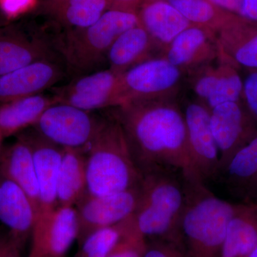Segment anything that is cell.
Wrapping results in <instances>:
<instances>
[{
  "instance_id": "obj_1",
  "label": "cell",
  "mask_w": 257,
  "mask_h": 257,
  "mask_svg": "<svg viewBox=\"0 0 257 257\" xmlns=\"http://www.w3.org/2000/svg\"><path fill=\"white\" fill-rule=\"evenodd\" d=\"M115 108L113 114L143 176L170 172L198 179L189 157L183 110L176 96L134 100Z\"/></svg>"
},
{
  "instance_id": "obj_2",
  "label": "cell",
  "mask_w": 257,
  "mask_h": 257,
  "mask_svg": "<svg viewBox=\"0 0 257 257\" xmlns=\"http://www.w3.org/2000/svg\"><path fill=\"white\" fill-rule=\"evenodd\" d=\"M184 179L185 203L179 245L188 257H219L230 221L241 204L218 197L199 179Z\"/></svg>"
},
{
  "instance_id": "obj_3",
  "label": "cell",
  "mask_w": 257,
  "mask_h": 257,
  "mask_svg": "<svg viewBox=\"0 0 257 257\" xmlns=\"http://www.w3.org/2000/svg\"><path fill=\"white\" fill-rule=\"evenodd\" d=\"M85 154L89 194H114L143 182V174L134 160L122 126L113 113L101 118Z\"/></svg>"
},
{
  "instance_id": "obj_4",
  "label": "cell",
  "mask_w": 257,
  "mask_h": 257,
  "mask_svg": "<svg viewBox=\"0 0 257 257\" xmlns=\"http://www.w3.org/2000/svg\"><path fill=\"white\" fill-rule=\"evenodd\" d=\"M133 219L148 239H165L179 245V226L185 203L184 177L170 172L144 175Z\"/></svg>"
},
{
  "instance_id": "obj_5",
  "label": "cell",
  "mask_w": 257,
  "mask_h": 257,
  "mask_svg": "<svg viewBox=\"0 0 257 257\" xmlns=\"http://www.w3.org/2000/svg\"><path fill=\"white\" fill-rule=\"evenodd\" d=\"M139 25L135 12L109 9L91 26L67 32L61 45L67 68L78 77L89 74L106 57L118 37Z\"/></svg>"
},
{
  "instance_id": "obj_6",
  "label": "cell",
  "mask_w": 257,
  "mask_h": 257,
  "mask_svg": "<svg viewBox=\"0 0 257 257\" xmlns=\"http://www.w3.org/2000/svg\"><path fill=\"white\" fill-rule=\"evenodd\" d=\"M101 118L75 106L55 103L44 111L34 128L62 149L85 151L95 136Z\"/></svg>"
},
{
  "instance_id": "obj_7",
  "label": "cell",
  "mask_w": 257,
  "mask_h": 257,
  "mask_svg": "<svg viewBox=\"0 0 257 257\" xmlns=\"http://www.w3.org/2000/svg\"><path fill=\"white\" fill-rule=\"evenodd\" d=\"M183 76L164 57L140 62L121 74V105L134 100L176 96Z\"/></svg>"
},
{
  "instance_id": "obj_8",
  "label": "cell",
  "mask_w": 257,
  "mask_h": 257,
  "mask_svg": "<svg viewBox=\"0 0 257 257\" xmlns=\"http://www.w3.org/2000/svg\"><path fill=\"white\" fill-rule=\"evenodd\" d=\"M140 186L103 196L87 192L74 206L79 243L96 230L119 224L133 216L140 201Z\"/></svg>"
},
{
  "instance_id": "obj_9",
  "label": "cell",
  "mask_w": 257,
  "mask_h": 257,
  "mask_svg": "<svg viewBox=\"0 0 257 257\" xmlns=\"http://www.w3.org/2000/svg\"><path fill=\"white\" fill-rule=\"evenodd\" d=\"M193 171L205 182L219 177V154L211 130L210 109L200 101H189L182 108Z\"/></svg>"
},
{
  "instance_id": "obj_10",
  "label": "cell",
  "mask_w": 257,
  "mask_h": 257,
  "mask_svg": "<svg viewBox=\"0 0 257 257\" xmlns=\"http://www.w3.org/2000/svg\"><path fill=\"white\" fill-rule=\"evenodd\" d=\"M121 74L111 69L79 76L67 85L56 89V103L87 111L121 104Z\"/></svg>"
},
{
  "instance_id": "obj_11",
  "label": "cell",
  "mask_w": 257,
  "mask_h": 257,
  "mask_svg": "<svg viewBox=\"0 0 257 257\" xmlns=\"http://www.w3.org/2000/svg\"><path fill=\"white\" fill-rule=\"evenodd\" d=\"M210 122L219 150V176L234 154L257 136V122L242 101L211 109Z\"/></svg>"
},
{
  "instance_id": "obj_12",
  "label": "cell",
  "mask_w": 257,
  "mask_h": 257,
  "mask_svg": "<svg viewBox=\"0 0 257 257\" xmlns=\"http://www.w3.org/2000/svg\"><path fill=\"white\" fill-rule=\"evenodd\" d=\"M75 208L58 207L37 216L27 257H64L77 240Z\"/></svg>"
},
{
  "instance_id": "obj_13",
  "label": "cell",
  "mask_w": 257,
  "mask_h": 257,
  "mask_svg": "<svg viewBox=\"0 0 257 257\" xmlns=\"http://www.w3.org/2000/svg\"><path fill=\"white\" fill-rule=\"evenodd\" d=\"M189 76L197 100L210 110L223 103L241 101L243 79L239 69L226 61L218 59L217 64H209Z\"/></svg>"
},
{
  "instance_id": "obj_14",
  "label": "cell",
  "mask_w": 257,
  "mask_h": 257,
  "mask_svg": "<svg viewBox=\"0 0 257 257\" xmlns=\"http://www.w3.org/2000/svg\"><path fill=\"white\" fill-rule=\"evenodd\" d=\"M219 51L216 34L192 25L165 49L163 57L184 74L189 75L217 60Z\"/></svg>"
},
{
  "instance_id": "obj_15",
  "label": "cell",
  "mask_w": 257,
  "mask_h": 257,
  "mask_svg": "<svg viewBox=\"0 0 257 257\" xmlns=\"http://www.w3.org/2000/svg\"><path fill=\"white\" fill-rule=\"evenodd\" d=\"M64 74L63 66L54 57L0 76V104L40 94L61 80Z\"/></svg>"
},
{
  "instance_id": "obj_16",
  "label": "cell",
  "mask_w": 257,
  "mask_h": 257,
  "mask_svg": "<svg viewBox=\"0 0 257 257\" xmlns=\"http://www.w3.org/2000/svg\"><path fill=\"white\" fill-rule=\"evenodd\" d=\"M21 135L30 145L33 157L40 190L39 215L58 207L57 179L63 149L43 138L35 128Z\"/></svg>"
},
{
  "instance_id": "obj_17",
  "label": "cell",
  "mask_w": 257,
  "mask_h": 257,
  "mask_svg": "<svg viewBox=\"0 0 257 257\" xmlns=\"http://www.w3.org/2000/svg\"><path fill=\"white\" fill-rule=\"evenodd\" d=\"M36 219V210L28 194L0 172V224L24 246Z\"/></svg>"
},
{
  "instance_id": "obj_18",
  "label": "cell",
  "mask_w": 257,
  "mask_h": 257,
  "mask_svg": "<svg viewBox=\"0 0 257 257\" xmlns=\"http://www.w3.org/2000/svg\"><path fill=\"white\" fill-rule=\"evenodd\" d=\"M216 37L219 59L238 69H257V23L237 15Z\"/></svg>"
},
{
  "instance_id": "obj_19",
  "label": "cell",
  "mask_w": 257,
  "mask_h": 257,
  "mask_svg": "<svg viewBox=\"0 0 257 257\" xmlns=\"http://www.w3.org/2000/svg\"><path fill=\"white\" fill-rule=\"evenodd\" d=\"M54 57L53 51L45 40L32 38L13 28L4 27L0 30V76Z\"/></svg>"
},
{
  "instance_id": "obj_20",
  "label": "cell",
  "mask_w": 257,
  "mask_h": 257,
  "mask_svg": "<svg viewBox=\"0 0 257 257\" xmlns=\"http://www.w3.org/2000/svg\"><path fill=\"white\" fill-rule=\"evenodd\" d=\"M0 172L18 184L28 194L37 212H40V190L31 148L22 135L2 150Z\"/></svg>"
},
{
  "instance_id": "obj_21",
  "label": "cell",
  "mask_w": 257,
  "mask_h": 257,
  "mask_svg": "<svg viewBox=\"0 0 257 257\" xmlns=\"http://www.w3.org/2000/svg\"><path fill=\"white\" fill-rule=\"evenodd\" d=\"M140 24L157 48L165 51L181 32L192 25L168 1L152 0L143 7Z\"/></svg>"
},
{
  "instance_id": "obj_22",
  "label": "cell",
  "mask_w": 257,
  "mask_h": 257,
  "mask_svg": "<svg viewBox=\"0 0 257 257\" xmlns=\"http://www.w3.org/2000/svg\"><path fill=\"white\" fill-rule=\"evenodd\" d=\"M42 8L69 32L91 26L110 8L107 0H48L42 2Z\"/></svg>"
},
{
  "instance_id": "obj_23",
  "label": "cell",
  "mask_w": 257,
  "mask_h": 257,
  "mask_svg": "<svg viewBox=\"0 0 257 257\" xmlns=\"http://www.w3.org/2000/svg\"><path fill=\"white\" fill-rule=\"evenodd\" d=\"M87 192L85 151L63 149L57 179L58 207H74Z\"/></svg>"
},
{
  "instance_id": "obj_24",
  "label": "cell",
  "mask_w": 257,
  "mask_h": 257,
  "mask_svg": "<svg viewBox=\"0 0 257 257\" xmlns=\"http://www.w3.org/2000/svg\"><path fill=\"white\" fill-rule=\"evenodd\" d=\"M157 48L151 37L140 25L126 30L117 37L106 55L109 69L119 73L140 62L152 58L150 52Z\"/></svg>"
},
{
  "instance_id": "obj_25",
  "label": "cell",
  "mask_w": 257,
  "mask_h": 257,
  "mask_svg": "<svg viewBox=\"0 0 257 257\" xmlns=\"http://www.w3.org/2000/svg\"><path fill=\"white\" fill-rule=\"evenodd\" d=\"M55 103L53 96L40 93L0 104V134L5 138L35 126L44 111Z\"/></svg>"
},
{
  "instance_id": "obj_26",
  "label": "cell",
  "mask_w": 257,
  "mask_h": 257,
  "mask_svg": "<svg viewBox=\"0 0 257 257\" xmlns=\"http://www.w3.org/2000/svg\"><path fill=\"white\" fill-rule=\"evenodd\" d=\"M256 244L257 204H241L230 221L219 257H248Z\"/></svg>"
},
{
  "instance_id": "obj_27",
  "label": "cell",
  "mask_w": 257,
  "mask_h": 257,
  "mask_svg": "<svg viewBox=\"0 0 257 257\" xmlns=\"http://www.w3.org/2000/svg\"><path fill=\"white\" fill-rule=\"evenodd\" d=\"M233 190L242 192L257 177V136L234 154L220 175Z\"/></svg>"
},
{
  "instance_id": "obj_28",
  "label": "cell",
  "mask_w": 257,
  "mask_h": 257,
  "mask_svg": "<svg viewBox=\"0 0 257 257\" xmlns=\"http://www.w3.org/2000/svg\"><path fill=\"white\" fill-rule=\"evenodd\" d=\"M193 25L202 27L215 34L234 18V14L226 15L222 9L209 0H167Z\"/></svg>"
},
{
  "instance_id": "obj_29",
  "label": "cell",
  "mask_w": 257,
  "mask_h": 257,
  "mask_svg": "<svg viewBox=\"0 0 257 257\" xmlns=\"http://www.w3.org/2000/svg\"><path fill=\"white\" fill-rule=\"evenodd\" d=\"M134 225L133 215L119 224L96 230L79 243L74 257H107Z\"/></svg>"
},
{
  "instance_id": "obj_30",
  "label": "cell",
  "mask_w": 257,
  "mask_h": 257,
  "mask_svg": "<svg viewBox=\"0 0 257 257\" xmlns=\"http://www.w3.org/2000/svg\"><path fill=\"white\" fill-rule=\"evenodd\" d=\"M147 239L134 225L107 257H144Z\"/></svg>"
},
{
  "instance_id": "obj_31",
  "label": "cell",
  "mask_w": 257,
  "mask_h": 257,
  "mask_svg": "<svg viewBox=\"0 0 257 257\" xmlns=\"http://www.w3.org/2000/svg\"><path fill=\"white\" fill-rule=\"evenodd\" d=\"M144 257H188L181 246L165 239L147 240Z\"/></svg>"
},
{
  "instance_id": "obj_32",
  "label": "cell",
  "mask_w": 257,
  "mask_h": 257,
  "mask_svg": "<svg viewBox=\"0 0 257 257\" xmlns=\"http://www.w3.org/2000/svg\"><path fill=\"white\" fill-rule=\"evenodd\" d=\"M247 72V75L243 79L241 101L257 122V69Z\"/></svg>"
},
{
  "instance_id": "obj_33",
  "label": "cell",
  "mask_w": 257,
  "mask_h": 257,
  "mask_svg": "<svg viewBox=\"0 0 257 257\" xmlns=\"http://www.w3.org/2000/svg\"><path fill=\"white\" fill-rule=\"evenodd\" d=\"M23 246L6 229L0 230V257H20Z\"/></svg>"
},
{
  "instance_id": "obj_34",
  "label": "cell",
  "mask_w": 257,
  "mask_h": 257,
  "mask_svg": "<svg viewBox=\"0 0 257 257\" xmlns=\"http://www.w3.org/2000/svg\"><path fill=\"white\" fill-rule=\"evenodd\" d=\"M35 0H0V10L8 18H15L28 11Z\"/></svg>"
},
{
  "instance_id": "obj_35",
  "label": "cell",
  "mask_w": 257,
  "mask_h": 257,
  "mask_svg": "<svg viewBox=\"0 0 257 257\" xmlns=\"http://www.w3.org/2000/svg\"><path fill=\"white\" fill-rule=\"evenodd\" d=\"M209 1L225 11L240 16L242 0H209Z\"/></svg>"
},
{
  "instance_id": "obj_36",
  "label": "cell",
  "mask_w": 257,
  "mask_h": 257,
  "mask_svg": "<svg viewBox=\"0 0 257 257\" xmlns=\"http://www.w3.org/2000/svg\"><path fill=\"white\" fill-rule=\"evenodd\" d=\"M240 16L257 23V0H242Z\"/></svg>"
},
{
  "instance_id": "obj_37",
  "label": "cell",
  "mask_w": 257,
  "mask_h": 257,
  "mask_svg": "<svg viewBox=\"0 0 257 257\" xmlns=\"http://www.w3.org/2000/svg\"><path fill=\"white\" fill-rule=\"evenodd\" d=\"M140 0H107L109 5V9L126 10V11L135 12Z\"/></svg>"
},
{
  "instance_id": "obj_38",
  "label": "cell",
  "mask_w": 257,
  "mask_h": 257,
  "mask_svg": "<svg viewBox=\"0 0 257 257\" xmlns=\"http://www.w3.org/2000/svg\"><path fill=\"white\" fill-rule=\"evenodd\" d=\"M247 204H257V177L241 193Z\"/></svg>"
},
{
  "instance_id": "obj_39",
  "label": "cell",
  "mask_w": 257,
  "mask_h": 257,
  "mask_svg": "<svg viewBox=\"0 0 257 257\" xmlns=\"http://www.w3.org/2000/svg\"><path fill=\"white\" fill-rule=\"evenodd\" d=\"M248 257H257V244L256 246H255V248H253L252 252L250 253L249 256Z\"/></svg>"
},
{
  "instance_id": "obj_40",
  "label": "cell",
  "mask_w": 257,
  "mask_h": 257,
  "mask_svg": "<svg viewBox=\"0 0 257 257\" xmlns=\"http://www.w3.org/2000/svg\"><path fill=\"white\" fill-rule=\"evenodd\" d=\"M4 139L5 138H3V135L0 134V155H1L2 150H3V143Z\"/></svg>"
},
{
  "instance_id": "obj_41",
  "label": "cell",
  "mask_w": 257,
  "mask_h": 257,
  "mask_svg": "<svg viewBox=\"0 0 257 257\" xmlns=\"http://www.w3.org/2000/svg\"><path fill=\"white\" fill-rule=\"evenodd\" d=\"M3 28H4V24L3 23V21H2V19L1 18H0V30H1L2 29H3Z\"/></svg>"
},
{
  "instance_id": "obj_42",
  "label": "cell",
  "mask_w": 257,
  "mask_h": 257,
  "mask_svg": "<svg viewBox=\"0 0 257 257\" xmlns=\"http://www.w3.org/2000/svg\"><path fill=\"white\" fill-rule=\"evenodd\" d=\"M44 1H48V0H42V2H44Z\"/></svg>"
}]
</instances>
